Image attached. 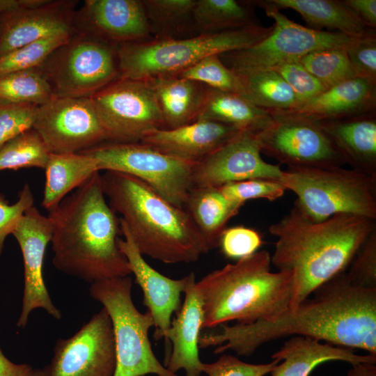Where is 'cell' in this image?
I'll return each instance as SVG.
<instances>
[{
	"label": "cell",
	"mask_w": 376,
	"mask_h": 376,
	"mask_svg": "<svg viewBox=\"0 0 376 376\" xmlns=\"http://www.w3.org/2000/svg\"><path fill=\"white\" fill-rule=\"evenodd\" d=\"M345 48L315 50L302 56L299 61L327 89L356 77Z\"/></svg>",
	"instance_id": "cell-36"
},
{
	"label": "cell",
	"mask_w": 376,
	"mask_h": 376,
	"mask_svg": "<svg viewBox=\"0 0 376 376\" xmlns=\"http://www.w3.org/2000/svg\"><path fill=\"white\" fill-rule=\"evenodd\" d=\"M279 9L297 12L306 24L316 30L336 29L351 37L359 36L368 27L343 0H270Z\"/></svg>",
	"instance_id": "cell-30"
},
{
	"label": "cell",
	"mask_w": 376,
	"mask_h": 376,
	"mask_svg": "<svg viewBox=\"0 0 376 376\" xmlns=\"http://www.w3.org/2000/svg\"><path fill=\"white\" fill-rule=\"evenodd\" d=\"M280 111L315 122L375 112L376 82L355 77L327 88L295 109Z\"/></svg>",
	"instance_id": "cell-23"
},
{
	"label": "cell",
	"mask_w": 376,
	"mask_h": 376,
	"mask_svg": "<svg viewBox=\"0 0 376 376\" xmlns=\"http://www.w3.org/2000/svg\"><path fill=\"white\" fill-rule=\"evenodd\" d=\"M313 294L274 320L201 332L199 348L217 346L215 354L230 350L249 357L266 343L301 336L376 356V289L354 285L345 272Z\"/></svg>",
	"instance_id": "cell-1"
},
{
	"label": "cell",
	"mask_w": 376,
	"mask_h": 376,
	"mask_svg": "<svg viewBox=\"0 0 376 376\" xmlns=\"http://www.w3.org/2000/svg\"><path fill=\"white\" fill-rule=\"evenodd\" d=\"M282 363L269 373L270 376H309L320 364L341 361L354 366L361 363H376V356L357 354L353 350L323 343L317 339L294 336L272 355Z\"/></svg>",
	"instance_id": "cell-25"
},
{
	"label": "cell",
	"mask_w": 376,
	"mask_h": 376,
	"mask_svg": "<svg viewBox=\"0 0 376 376\" xmlns=\"http://www.w3.org/2000/svg\"><path fill=\"white\" fill-rule=\"evenodd\" d=\"M251 1L196 0L194 29L198 35L260 24Z\"/></svg>",
	"instance_id": "cell-31"
},
{
	"label": "cell",
	"mask_w": 376,
	"mask_h": 376,
	"mask_svg": "<svg viewBox=\"0 0 376 376\" xmlns=\"http://www.w3.org/2000/svg\"><path fill=\"white\" fill-rule=\"evenodd\" d=\"M0 376H45V372L43 368L12 362L0 349Z\"/></svg>",
	"instance_id": "cell-48"
},
{
	"label": "cell",
	"mask_w": 376,
	"mask_h": 376,
	"mask_svg": "<svg viewBox=\"0 0 376 376\" xmlns=\"http://www.w3.org/2000/svg\"><path fill=\"white\" fill-rule=\"evenodd\" d=\"M53 226L49 218L34 206L29 208L18 221L12 235L22 251L24 263V291L22 310L17 326L24 328L30 314L42 308L60 320L61 311L53 303L43 278V263L47 246L52 236Z\"/></svg>",
	"instance_id": "cell-17"
},
{
	"label": "cell",
	"mask_w": 376,
	"mask_h": 376,
	"mask_svg": "<svg viewBox=\"0 0 376 376\" xmlns=\"http://www.w3.org/2000/svg\"><path fill=\"white\" fill-rule=\"evenodd\" d=\"M164 120V129H173L196 120L205 86L178 75L149 79Z\"/></svg>",
	"instance_id": "cell-29"
},
{
	"label": "cell",
	"mask_w": 376,
	"mask_h": 376,
	"mask_svg": "<svg viewBox=\"0 0 376 376\" xmlns=\"http://www.w3.org/2000/svg\"><path fill=\"white\" fill-rule=\"evenodd\" d=\"M261 235L256 230L244 226L226 228L221 233L219 246L224 256L241 259L257 252L263 245Z\"/></svg>",
	"instance_id": "cell-44"
},
{
	"label": "cell",
	"mask_w": 376,
	"mask_h": 376,
	"mask_svg": "<svg viewBox=\"0 0 376 376\" xmlns=\"http://www.w3.org/2000/svg\"><path fill=\"white\" fill-rule=\"evenodd\" d=\"M81 152L96 161L99 171H113L137 178L182 208L192 187L196 162L167 155L141 142L102 143Z\"/></svg>",
	"instance_id": "cell-11"
},
{
	"label": "cell",
	"mask_w": 376,
	"mask_h": 376,
	"mask_svg": "<svg viewBox=\"0 0 376 376\" xmlns=\"http://www.w3.org/2000/svg\"><path fill=\"white\" fill-rule=\"evenodd\" d=\"M81 14L87 31L107 42L143 41L150 34L142 1L87 0Z\"/></svg>",
	"instance_id": "cell-20"
},
{
	"label": "cell",
	"mask_w": 376,
	"mask_h": 376,
	"mask_svg": "<svg viewBox=\"0 0 376 376\" xmlns=\"http://www.w3.org/2000/svg\"><path fill=\"white\" fill-rule=\"evenodd\" d=\"M345 273L354 285L376 289V229L361 245Z\"/></svg>",
	"instance_id": "cell-40"
},
{
	"label": "cell",
	"mask_w": 376,
	"mask_h": 376,
	"mask_svg": "<svg viewBox=\"0 0 376 376\" xmlns=\"http://www.w3.org/2000/svg\"><path fill=\"white\" fill-rule=\"evenodd\" d=\"M376 229V219L338 214L314 222L294 207L269 227L276 237L271 263L277 271L291 272L297 307L321 285L345 272L357 251Z\"/></svg>",
	"instance_id": "cell-3"
},
{
	"label": "cell",
	"mask_w": 376,
	"mask_h": 376,
	"mask_svg": "<svg viewBox=\"0 0 376 376\" xmlns=\"http://www.w3.org/2000/svg\"><path fill=\"white\" fill-rule=\"evenodd\" d=\"M44 169L45 182L42 205L48 212L99 171L96 161L82 152L49 153Z\"/></svg>",
	"instance_id": "cell-28"
},
{
	"label": "cell",
	"mask_w": 376,
	"mask_h": 376,
	"mask_svg": "<svg viewBox=\"0 0 376 376\" xmlns=\"http://www.w3.org/2000/svg\"><path fill=\"white\" fill-rule=\"evenodd\" d=\"M38 107L30 104L0 103V148L33 128Z\"/></svg>",
	"instance_id": "cell-42"
},
{
	"label": "cell",
	"mask_w": 376,
	"mask_h": 376,
	"mask_svg": "<svg viewBox=\"0 0 376 376\" xmlns=\"http://www.w3.org/2000/svg\"><path fill=\"white\" fill-rule=\"evenodd\" d=\"M130 276L91 283L90 295L107 311L113 331L116 367L113 376H179L170 372L155 357L149 339L154 327L150 313H141L132 297Z\"/></svg>",
	"instance_id": "cell-8"
},
{
	"label": "cell",
	"mask_w": 376,
	"mask_h": 376,
	"mask_svg": "<svg viewBox=\"0 0 376 376\" xmlns=\"http://www.w3.org/2000/svg\"><path fill=\"white\" fill-rule=\"evenodd\" d=\"M240 132L217 122L198 120L173 129H159L140 142L167 155L198 162L227 143Z\"/></svg>",
	"instance_id": "cell-21"
},
{
	"label": "cell",
	"mask_w": 376,
	"mask_h": 376,
	"mask_svg": "<svg viewBox=\"0 0 376 376\" xmlns=\"http://www.w3.org/2000/svg\"><path fill=\"white\" fill-rule=\"evenodd\" d=\"M279 182L296 195L294 207L311 221L338 214L376 219V177L343 166L287 167Z\"/></svg>",
	"instance_id": "cell-7"
},
{
	"label": "cell",
	"mask_w": 376,
	"mask_h": 376,
	"mask_svg": "<svg viewBox=\"0 0 376 376\" xmlns=\"http://www.w3.org/2000/svg\"><path fill=\"white\" fill-rule=\"evenodd\" d=\"M271 264L269 253L258 251L196 281L203 329L231 321L249 324L272 320L288 311L293 295L292 274L272 272Z\"/></svg>",
	"instance_id": "cell-5"
},
{
	"label": "cell",
	"mask_w": 376,
	"mask_h": 376,
	"mask_svg": "<svg viewBox=\"0 0 376 376\" xmlns=\"http://www.w3.org/2000/svg\"><path fill=\"white\" fill-rule=\"evenodd\" d=\"M219 189L227 200L241 205L253 199L274 201L282 197L286 191L278 180L260 178L229 182Z\"/></svg>",
	"instance_id": "cell-39"
},
{
	"label": "cell",
	"mask_w": 376,
	"mask_h": 376,
	"mask_svg": "<svg viewBox=\"0 0 376 376\" xmlns=\"http://www.w3.org/2000/svg\"><path fill=\"white\" fill-rule=\"evenodd\" d=\"M71 37V31L56 33L22 46L0 57V76L39 68L50 54Z\"/></svg>",
	"instance_id": "cell-37"
},
{
	"label": "cell",
	"mask_w": 376,
	"mask_h": 376,
	"mask_svg": "<svg viewBox=\"0 0 376 376\" xmlns=\"http://www.w3.org/2000/svg\"><path fill=\"white\" fill-rule=\"evenodd\" d=\"M70 3L47 0L40 6L2 15L0 57L40 39L71 31Z\"/></svg>",
	"instance_id": "cell-22"
},
{
	"label": "cell",
	"mask_w": 376,
	"mask_h": 376,
	"mask_svg": "<svg viewBox=\"0 0 376 376\" xmlns=\"http://www.w3.org/2000/svg\"><path fill=\"white\" fill-rule=\"evenodd\" d=\"M369 28H376L375 0H343Z\"/></svg>",
	"instance_id": "cell-47"
},
{
	"label": "cell",
	"mask_w": 376,
	"mask_h": 376,
	"mask_svg": "<svg viewBox=\"0 0 376 376\" xmlns=\"http://www.w3.org/2000/svg\"><path fill=\"white\" fill-rule=\"evenodd\" d=\"M120 229L124 238L119 237L118 244L143 292V303L154 320L153 338L156 340L165 338L173 313L181 308L180 296L185 290L191 273L179 279L162 274L146 261L120 221Z\"/></svg>",
	"instance_id": "cell-18"
},
{
	"label": "cell",
	"mask_w": 376,
	"mask_h": 376,
	"mask_svg": "<svg viewBox=\"0 0 376 376\" xmlns=\"http://www.w3.org/2000/svg\"><path fill=\"white\" fill-rule=\"evenodd\" d=\"M345 50L356 77L376 82V29L355 37Z\"/></svg>",
	"instance_id": "cell-41"
},
{
	"label": "cell",
	"mask_w": 376,
	"mask_h": 376,
	"mask_svg": "<svg viewBox=\"0 0 376 376\" xmlns=\"http://www.w3.org/2000/svg\"><path fill=\"white\" fill-rule=\"evenodd\" d=\"M251 2L263 8L274 24L269 34L255 45L219 55L224 64L236 72L271 70L315 50L346 47L355 38L301 26L288 18L270 0Z\"/></svg>",
	"instance_id": "cell-9"
},
{
	"label": "cell",
	"mask_w": 376,
	"mask_h": 376,
	"mask_svg": "<svg viewBox=\"0 0 376 376\" xmlns=\"http://www.w3.org/2000/svg\"><path fill=\"white\" fill-rule=\"evenodd\" d=\"M283 169L263 159L257 134L240 132L216 150L196 162L192 187H215L249 179L279 180Z\"/></svg>",
	"instance_id": "cell-16"
},
{
	"label": "cell",
	"mask_w": 376,
	"mask_h": 376,
	"mask_svg": "<svg viewBox=\"0 0 376 376\" xmlns=\"http://www.w3.org/2000/svg\"><path fill=\"white\" fill-rule=\"evenodd\" d=\"M49 155L41 138L32 128L0 148V171L30 167L45 169Z\"/></svg>",
	"instance_id": "cell-35"
},
{
	"label": "cell",
	"mask_w": 376,
	"mask_h": 376,
	"mask_svg": "<svg viewBox=\"0 0 376 376\" xmlns=\"http://www.w3.org/2000/svg\"><path fill=\"white\" fill-rule=\"evenodd\" d=\"M38 68L62 97H90L119 77L117 49L88 32L71 36Z\"/></svg>",
	"instance_id": "cell-10"
},
{
	"label": "cell",
	"mask_w": 376,
	"mask_h": 376,
	"mask_svg": "<svg viewBox=\"0 0 376 376\" xmlns=\"http://www.w3.org/2000/svg\"><path fill=\"white\" fill-rule=\"evenodd\" d=\"M34 198L29 184L20 191L17 201L10 204L4 195L0 194V256L6 238L12 234L25 212L33 206Z\"/></svg>",
	"instance_id": "cell-46"
},
{
	"label": "cell",
	"mask_w": 376,
	"mask_h": 376,
	"mask_svg": "<svg viewBox=\"0 0 376 376\" xmlns=\"http://www.w3.org/2000/svg\"><path fill=\"white\" fill-rule=\"evenodd\" d=\"M317 123L345 164L376 177V111Z\"/></svg>",
	"instance_id": "cell-24"
},
{
	"label": "cell",
	"mask_w": 376,
	"mask_h": 376,
	"mask_svg": "<svg viewBox=\"0 0 376 376\" xmlns=\"http://www.w3.org/2000/svg\"><path fill=\"white\" fill-rule=\"evenodd\" d=\"M272 123L257 134L261 153L287 167L343 166L345 162L318 123L276 111Z\"/></svg>",
	"instance_id": "cell-13"
},
{
	"label": "cell",
	"mask_w": 376,
	"mask_h": 376,
	"mask_svg": "<svg viewBox=\"0 0 376 376\" xmlns=\"http://www.w3.org/2000/svg\"><path fill=\"white\" fill-rule=\"evenodd\" d=\"M242 206L227 200L219 188L193 187L183 208L210 251L219 247L221 233Z\"/></svg>",
	"instance_id": "cell-27"
},
{
	"label": "cell",
	"mask_w": 376,
	"mask_h": 376,
	"mask_svg": "<svg viewBox=\"0 0 376 376\" xmlns=\"http://www.w3.org/2000/svg\"><path fill=\"white\" fill-rule=\"evenodd\" d=\"M225 124L240 131L258 134L273 121L272 113L239 94L205 86L196 120ZM195 120V121H196Z\"/></svg>",
	"instance_id": "cell-26"
},
{
	"label": "cell",
	"mask_w": 376,
	"mask_h": 376,
	"mask_svg": "<svg viewBox=\"0 0 376 376\" xmlns=\"http://www.w3.org/2000/svg\"><path fill=\"white\" fill-rule=\"evenodd\" d=\"M196 0L142 1L150 33L159 38H174L187 29H194L193 10Z\"/></svg>",
	"instance_id": "cell-33"
},
{
	"label": "cell",
	"mask_w": 376,
	"mask_h": 376,
	"mask_svg": "<svg viewBox=\"0 0 376 376\" xmlns=\"http://www.w3.org/2000/svg\"><path fill=\"white\" fill-rule=\"evenodd\" d=\"M33 129L49 153L79 152L107 141L91 97L54 95L38 107Z\"/></svg>",
	"instance_id": "cell-14"
},
{
	"label": "cell",
	"mask_w": 376,
	"mask_h": 376,
	"mask_svg": "<svg viewBox=\"0 0 376 376\" xmlns=\"http://www.w3.org/2000/svg\"><path fill=\"white\" fill-rule=\"evenodd\" d=\"M112 210L143 256L166 264L197 261L209 249L186 210L165 199L145 182L113 171L101 174Z\"/></svg>",
	"instance_id": "cell-4"
},
{
	"label": "cell",
	"mask_w": 376,
	"mask_h": 376,
	"mask_svg": "<svg viewBox=\"0 0 376 376\" xmlns=\"http://www.w3.org/2000/svg\"><path fill=\"white\" fill-rule=\"evenodd\" d=\"M196 276L191 277L184 292L185 300L166 333L164 366L171 373L180 369L185 376H201L203 362L199 358V336L203 329V312L196 286Z\"/></svg>",
	"instance_id": "cell-19"
},
{
	"label": "cell",
	"mask_w": 376,
	"mask_h": 376,
	"mask_svg": "<svg viewBox=\"0 0 376 376\" xmlns=\"http://www.w3.org/2000/svg\"><path fill=\"white\" fill-rule=\"evenodd\" d=\"M90 97L110 142H140L152 132L164 128L149 79L118 77Z\"/></svg>",
	"instance_id": "cell-12"
},
{
	"label": "cell",
	"mask_w": 376,
	"mask_h": 376,
	"mask_svg": "<svg viewBox=\"0 0 376 376\" xmlns=\"http://www.w3.org/2000/svg\"><path fill=\"white\" fill-rule=\"evenodd\" d=\"M241 77L242 97L269 111H290L301 104L286 81L274 70L237 72Z\"/></svg>",
	"instance_id": "cell-32"
},
{
	"label": "cell",
	"mask_w": 376,
	"mask_h": 376,
	"mask_svg": "<svg viewBox=\"0 0 376 376\" xmlns=\"http://www.w3.org/2000/svg\"><path fill=\"white\" fill-rule=\"evenodd\" d=\"M47 0H0V15L40 6Z\"/></svg>",
	"instance_id": "cell-49"
},
{
	"label": "cell",
	"mask_w": 376,
	"mask_h": 376,
	"mask_svg": "<svg viewBox=\"0 0 376 376\" xmlns=\"http://www.w3.org/2000/svg\"><path fill=\"white\" fill-rule=\"evenodd\" d=\"M116 355L112 324L104 308L78 331L58 338L45 376H113Z\"/></svg>",
	"instance_id": "cell-15"
},
{
	"label": "cell",
	"mask_w": 376,
	"mask_h": 376,
	"mask_svg": "<svg viewBox=\"0 0 376 376\" xmlns=\"http://www.w3.org/2000/svg\"><path fill=\"white\" fill-rule=\"evenodd\" d=\"M178 76L199 82L204 86L242 95L241 77L228 68L219 55H210L182 71Z\"/></svg>",
	"instance_id": "cell-38"
},
{
	"label": "cell",
	"mask_w": 376,
	"mask_h": 376,
	"mask_svg": "<svg viewBox=\"0 0 376 376\" xmlns=\"http://www.w3.org/2000/svg\"><path fill=\"white\" fill-rule=\"evenodd\" d=\"M272 26L261 24L201 34L123 43L117 49L119 77L150 79L178 75L210 55L249 47L267 36Z\"/></svg>",
	"instance_id": "cell-6"
},
{
	"label": "cell",
	"mask_w": 376,
	"mask_h": 376,
	"mask_svg": "<svg viewBox=\"0 0 376 376\" xmlns=\"http://www.w3.org/2000/svg\"><path fill=\"white\" fill-rule=\"evenodd\" d=\"M279 363L273 359L267 363L253 364L230 354H223L216 361L203 363L202 373L208 376H265Z\"/></svg>",
	"instance_id": "cell-45"
},
{
	"label": "cell",
	"mask_w": 376,
	"mask_h": 376,
	"mask_svg": "<svg viewBox=\"0 0 376 376\" xmlns=\"http://www.w3.org/2000/svg\"><path fill=\"white\" fill-rule=\"evenodd\" d=\"M52 226V264L58 270L91 283L130 276L120 250V221L95 173L49 212Z\"/></svg>",
	"instance_id": "cell-2"
},
{
	"label": "cell",
	"mask_w": 376,
	"mask_h": 376,
	"mask_svg": "<svg viewBox=\"0 0 376 376\" xmlns=\"http://www.w3.org/2000/svg\"><path fill=\"white\" fill-rule=\"evenodd\" d=\"M271 70H275L286 81L301 104L327 90L320 81L304 68L299 59L286 61Z\"/></svg>",
	"instance_id": "cell-43"
},
{
	"label": "cell",
	"mask_w": 376,
	"mask_h": 376,
	"mask_svg": "<svg viewBox=\"0 0 376 376\" xmlns=\"http://www.w3.org/2000/svg\"><path fill=\"white\" fill-rule=\"evenodd\" d=\"M54 95L50 84L38 68L0 76V103L40 106Z\"/></svg>",
	"instance_id": "cell-34"
},
{
	"label": "cell",
	"mask_w": 376,
	"mask_h": 376,
	"mask_svg": "<svg viewBox=\"0 0 376 376\" xmlns=\"http://www.w3.org/2000/svg\"><path fill=\"white\" fill-rule=\"evenodd\" d=\"M347 376H376L375 363H361L352 366Z\"/></svg>",
	"instance_id": "cell-50"
}]
</instances>
